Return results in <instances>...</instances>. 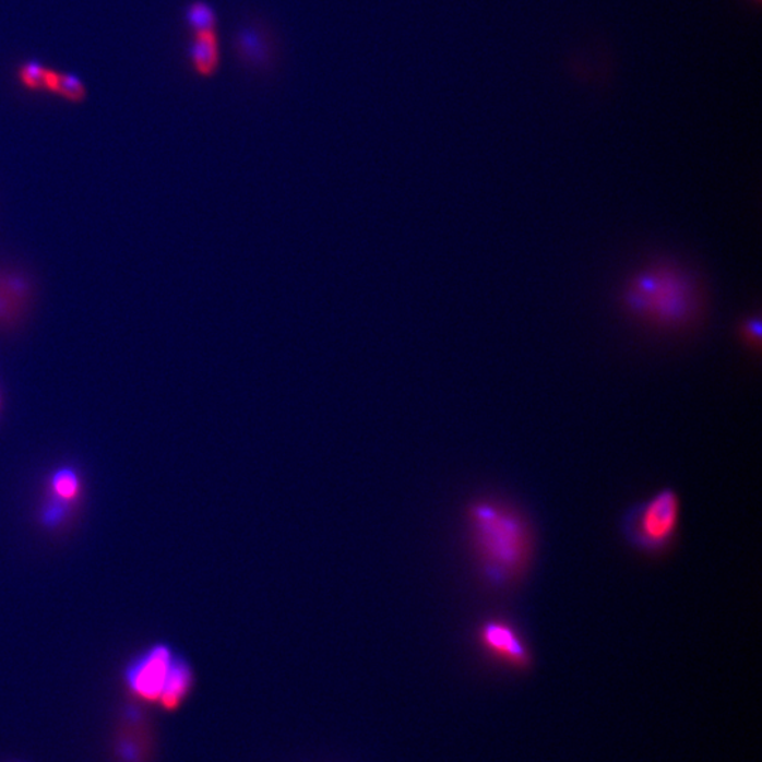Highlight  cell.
Listing matches in <instances>:
<instances>
[{
  "instance_id": "5b68a950",
  "label": "cell",
  "mask_w": 762,
  "mask_h": 762,
  "mask_svg": "<svg viewBox=\"0 0 762 762\" xmlns=\"http://www.w3.org/2000/svg\"><path fill=\"white\" fill-rule=\"evenodd\" d=\"M174 659L176 657L166 645L147 651L130 665L127 672L129 688L144 701L158 702Z\"/></svg>"
},
{
  "instance_id": "277c9868",
  "label": "cell",
  "mask_w": 762,
  "mask_h": 762,
  "mask_svg": "<svg viewBox=\"0 0 762 762\" xmlns=\"http://www.w3.org/2000/svg\"><path fill=\"white\" fill-rule=\"evenodd\" d=\"M487 654L505 667L525 670L533 665L532 650L519 627L505 619L487 620L479 630Z\"/></svg>"
},
{
  "instance_id": "ba28073f",
  "label": "cell",
  "mask_w": 762,
  "mask_h": 762,
  "mask_svg": "<svg viewBox=\"0 0 762 762\" xmlns=\"http://www.w3.org/2000/svg\"><path fill=\"white\" fill-rule=\"evenodd\" d=\"M192 675L190 668L182 659H174L170 674H168L166 684L158 702L166 709H174L180 705L186 698L188 689L191 687Z\"/></svg>"
},
{
  "instance_id": "7c38bea8",
  "label": "cell",
  "mask_w": 762,
  "mask_h": 762,
  "mask_svg": "<svg viewBox=\"0 0 762 762\" xmlns=\"http://www.w3.org/2000/svg\"><path fill=\"white\" fill-rule=\"evenodd\" d=\"M47 71L48 70L41 64H38V62L31 61L22 67L19 75H21L22 84L26 86V88L33 91L46 90Z\"/></svg>"
},
{
  "instance_id": "30bf717a",
  "label": "cell",
  "mask_w": 762,
  "mask_h": 762,
  "mask_svg": "<svg viewBox=\"0 0 762 762\" xmlns=\"http://www.w3.org/2000/svg\"><path fill=\"white\" fill-rule=\"evenodd\" d=\"M187 19L195 35L198 33L215 32V13L204 2L192 3L190 9H188Z\"/></svg>"
},
{
  "instance_id": "7a4b0ae2",
  "label": "cell",
  "mask_w": 762,
  "mask_h": 762,
  "mask_svg": "<svg viewBox=\"0 0 762 762\" xmlns=\"http://www.w3.org/2000/svg\"><path fill=\"white\" fill-rule=\"evenodd\" d=\"M630 311L660 326L688 324L696 311V293L682 272L672 267L645 270L626 293Z\"/></svg>"
},
{
  "instance_id": "8fae6325",
  "label": "cell",
  "mask_w": 762,
  "mask_h": 762,
  "mask_svg": "<svg viewBox=\"0 0 762 762\" xmlns=\"http://www.w3.org/2000/svg\"><path fill=\"white\" fill-rule=\"evenodd\" d=\"M51 485L58 500L69 501L75 499V496L79 495V477L70 469L57 472L52 476Z\"/></svg>"
},
{
  "instance_id": "8992f818",
  "label": "cell",
  "mask_w": 762,
  "mask_h": 762,
  "mask_svg": "<svg viewBox=\"0 0 762 762\" xmlns=\"http://www.w3.org/2000/svg\"><path fill=\"white\" fill-rule=\"evenodd\" d=\"M33 287L26 274L0 269V328L17 326L31 306Z\"/></svg>"
},
{
  "instance_id": "3957f363",
  "label": "cell",
  "mask_w": 762,
  "mask_h": 762,
  "mask_svg": "<svg viewBox=\"0 0 762 762\" xmlns=\"http://www.w3.org/2000/svg\"><path fill=\"white\" fill-rule=\"evenodd\" d=\"M681 497L672 487H664L626 510L621 517V534L635 551L647 555L667 552L681 525Z\"/></svg>"
},
{
  "instance_id": "52a82bcc",
  "label": "cell",
  "mask_w": 762,
  "mask_h": 762,
  "mask_svg": "<svg viewBox=\"0 0 762 762\" xmlns=\"http://www.w3.org/2000/svg\"><path fill=\"white\" fill-rule=\"evenodd\" d=\"M198 74L211 76L219 66V41L215 32L198 33L191 50Z\"/></svg>"
},
{
  "instance_id": "6da1fadb",
  "label": "cell",
  "mask_w": 762,
  "mask_h": 762,
  "mask_svg": "<svg viewBox=\"0 0 762 762\" xmlns=\"http://www.w3.org/2000/svg\"><path fill=\"white\" fill-rule=\"evenodd\" d=\"M472 527L487 579L505 586L532 562L533 532L520 510L504 501H479L471 510Z\"/></svg>"
},
{
  "instance_id": "9c48e42d",
  "label": "cell",
  "mask_w": 762,
  "mask_h": 762,
  "mask_svg": "<svg viewBox=\"0 0 762 762\" xmlns=\"http://www.w3.org/2000/svg\"><path fill=\"white\" fill-rule=\"evenodd\" d=\"M46 90L74 104H80L86 98V88L79 76L60 74L52 70L47 71Z\"/></svg>"
}]
</instances>
